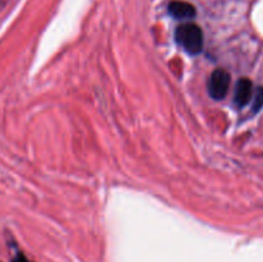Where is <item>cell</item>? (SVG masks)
I'll list each match as a JSON object with an SVG mask.
<instances>
[{
	"mask_svg": "<svg viewBox=\"0 0 263 262\" xmlns=\"http://www.w3.org/2000/svg\"><path fill=\"white\" fill-rule=\"evenodd\" d=\"M263 107V88H258L253 98V112H258Z\"/></svg>",
	"mask_w": 263,
	"mask_h": 262,
	"instance_id": "5",
	"label": "cell"
},
{
	"mask_svg": "<svg viewBox=\"0 0 263 262\" xmlns=\"http://www.w3.org/2000/svg\"><path fill=\"white\" fill-rule=\"evenodd\" d=\"M12 262H31V261L25 256V255H23V253L18 252L17 255H15L14 259L12 260Z\"/></svg>",
	"mask_w": 263,
	"mask_h": 262,
	"instance_id": "6",
	"label": "cell"
},
{
	"mask_svg": "<svg viewBox=\"0 0 263 262\" xmlns=\"http://www.w3.org/2000/svg\"><path fill=\"white\" fill-rule=\"evenodd\" d=\"M175 37L181 48L189 54H199L204 45V36L202 28L195 23L180 24L176 28Z\"/></svg>",
	"mask_w": 263,
	"mask_h": 262,
	"instance_id": "1",
	"label": "cell"
},
{
	"mask_svg": "<svg viewBox=\"0 0 263 262\" xmlns=\"http://www.w3.org/2000/svg\"><path fill=\"white\" fill-rule=\"evenodd\" d=\"M230 83H231V77H230V73L226 70H222V68L214 70L211 73L208 84H207V89H208V93L212 99H214V101L224 99L227 95V92H229Z\"/></svg>",
	"mask_w": 263,
	"mask_h": 262,
	"instance_id": "2",
	"label": "cell"
},
{
	"mask_svg": "<svg viewBox=\"0 0 263 262\" xmlns=\"http://www.w3.org/2000/svg\"><path fill=\"white\" fill-rule=\"evenodd\" d=\"M253 95V84L249 79H240L236 83L234 101L239 107H244L251 102Z\"/></svg>",
	"mask_w": 263,
	"mask_h": 262,
	"instance_id": "4",
	"label": "cell"
},
{
	"mask_svg": "<svg viewBox=\"0 0 263 262\" xmlns=\"http://www.w3.org/2000/svg\"><path fill=\"white\" fill-rule=\"evenodd\" d=\"M169 12L176 19H190L196 15L195 6L187 1H181V0L171 1L169 5Z\"/></svg>",
	"mask_w": 263,
	"mask_h": 262,
	"instance_id": "3",
	"label": "cell"
}]
</instances>
